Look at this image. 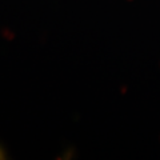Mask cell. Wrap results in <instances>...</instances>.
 <instances>
[{
    "mask_svg": "<svg viewBox=\"0 0 160 160\" xmlns=\"http://www.w3.org/2000/svg\"><path fill=\"white\" fill-rule=\"evenodd\" d=\"M4 158H6V153H4V151L0 148V159H4Z\"/></svg>",
    "mask_w": 160,
    "mask_h": 160,
    "instance_id": "obj_1",
    "label": "cell"
}]
</instances>
